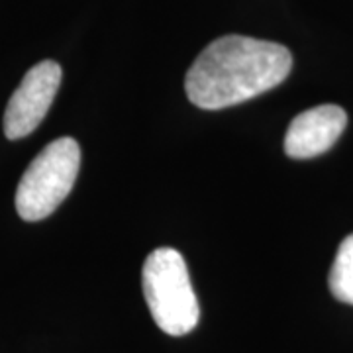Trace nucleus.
Returning a JSON list of instances; mask_svg holds the SVG:
<instances>
[{"mask_svg":"<svg viewBox=\"0 0 353 353\" xmlns=\"http://www.w3.org/2000/svg\"><path fill=\"white\" fill-rule=\"evenodd\" d=\"M292 69L290 51L265 39L224 36L201 51L185 77L189 101L220 110L279 87Z\"/></svg>","mask_w":353,"mask_h":353,"instance_id":"obj_1","label":"nucleus"},{"mask_svg":"<svg viewBox=\"0 0 353 353\" xmlns=\"http://www.w3.org/2000/svg\"><path fill=\"white\" fill-rule=\"evenodd\" d=\"M143 296L153 322L169 336H187L196 328L201 308L183 255L159 248L148 255L141 273Z\"/></svg>","mask_w":353,"mask_h":353,"instance_id":"obj_2","label":"nucleus"},{"mask_svg":"<svg viewBox=\"0 0 353 353\" xmlns=\"http://www.w3.org/2000/svg\"><path fill=\"white\" fill-rule=\"evenodd\" d=\"M81 148L73 138L46 145L30 163L16 190V210L26 222H38L55 212L75 185Z\"/></svg>","mask_w":353,"mask_h":353,"instance_id":"obj_3","label":"nucleus"},{"mask_svg":"<svg viewBox=\"0 0 353 353\" xmlns=\"http://www.w3.org/2000/svg\"><path fill=\"white\" fill-rule=\"evenodd\" d=\"M61 77V67L55 61H41L26 73L4 112L6 138H26L41 124L59 90Z\"/></svg>","mask_w":353,"mask_h":353,"instance_id":"obj_4","label":"nucleus"},{"mask_svg":"<svg viewBox=\"0 0 353 353\" xmlns=\"http://www.w3.org/2000/svg\"><path fill=\"white\" fill-rule=\"evenodd\" d=\"M347 126L341 106L322 104L301 112L290 122L285 136V153L292 159H310L326 153Z\"/></svg>","mask_w":353,"mask_h":353,"instance_id":"obj_5","label":"nucleus"},{"mask_svg":"<svg viewBox=\"0 0 353 353\" xmlns=\"http://www.w3.org/2000/svg\"><path fill=\"white\" fill-rule=\"evenodd\" d=\"M328 285L340 303L353 304V234L340 243L334 265L330 269Z\"/></svg>","mask_w":353,"mask_h":353,"instance_id":"obj_6","label":"nucleus"}]
</instances>
